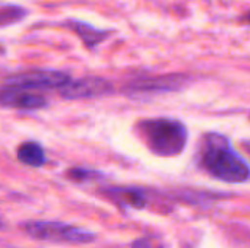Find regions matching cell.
Wrapping results in <instances>:
<instances>
[{
	"label": "cell",
	"mask_w": 250,
	"mask_h": 248,
	"mask_svg": "<svg viewBox=\"0 0 250 248\" xmlns=\"http://www.w3.org/2000/svg\"><path fill=\"white\" fill-rule=\"evenodd\" d=\"M185 77L180 75L160 76L152 79H142L132 83V89L139 92H161V91H174L179 89L183 83Z\"/></svg>",
	"instance_id": "52a82bcc"
},
{
	"label": "cell",
	"mask_w": 250,
	"mask_h": 248,
	"mask_svg": "<svg viewBox=\"0 0 250 248\" xmlns=\"http://www.w3.org/2000/svg\"><path fill=\"white\" fill-rule=\"evenodd\" d=\"M0 105L6 108H18V110H40L47 107V99L42 95L18 89V88H9L3 86L0 88Z\"/></svg>",
	"instance_id": "8992f818"
},
{
	"label": "cell",
	"mask_w": 250,
	"mask_h": 248,
	"mask_svg": "<svg viewBox=\"0 0 250 248\" xmlns=\"http://www.w3.org/2000/svg\"><path fill=\"white\" fill-rule=\"evenodd\" d=\"M133 248H148V246H146L145 241H139V243H135Z\"/></svg>",
	"instance_id": "7c38bea8"
},
{
	"label": "cell",
	"mask_w": 250,
	"mask_h": 248,
	"mask_svg": "<svg viewBox=\"0 0 250 248\" xmlns=\"http://www.w3.org/2000/svg\"><path fill=\"white\" fill-rule=\"evenodd\" d=\"M113 91L111 82L104 77L89 76L76 80H69L66 85L59 88V92L66 99H82V98H97L104 96Z\"/></svg>",
	"instance_id": "5b68a950"
},
{
	"label": "cell",
	"mask_w": 250,
	"mask_h": 248,
	"mask_svg": "<svg viewBox=\"0 0 250 248\" xmlns=\"http://www.w3.org/2000/svg\"><path fill=\"white\" fill-rule=\"evenodd\" d=\"M70 80V76L60 70H29L4 79V86L18 89H51L62 88Z\"/></svg>",
	"instance_id": "277c9868"
},
{
	"label": "cell",
	"mask_w": 250,
	"mask_h": 248,
	"mask_svg": "<svg viewBox=\"0 0 250 248\" xmlns=\"http://www.w3.org/2000/svg\"><path fill=\"white\" fill-rule=\"evenodd\" d=\"M4 228V222L1 221V218H0V229H3Z\"/></svg>",
	"instance_id": "4fadbf2b"
},
{
	"label": "cell",
	"mask_w": 250,
	"mask_h": 248,
	"mask_svg": "<svg viewBox=\"0 0 250 248\" xmlns=\"http://www.w3.org/2000/svg\"><path fill=\"white\" fill-rule=\"evenodd\" d=\"M114 197L120 200L122 203L135 208V209H142L145 206V197L142 196L141 191L138 190H125V189H117L114 191Z\"/></svg>",
	"instance_id": "30bf717a"
},
{
	"label": "cell",
	"mask_w": 250,
	"mask_h": 248,
	"mask_svg": "<svg viewBox=\"0 0 250 248\" xmlns=\"http://www.w3.org/2000/svg\"><path fill=\"white\" fill-rule=\"evenodd\" d=\"M21 228L34 240L59 244H89L97 238L91 231L56 221H29L23 222Z\"/></svg>",
	"instance_id": "3957f363"
},
{
	"label": "cell",
	"mask_w": 250,
	"mask_h": 248,
	"mask_svg": "<svg viewBox=\"0 0 250 248\" xmlns=\"http://www.w3.org/2000/svg\"><path fill=\"white\" fill-rule=\"evenodd\" d=\"M198 153L201 168L212 178L230 184H240L249 180L248 162L234 151L224 134H205Z\"/></svg>",
	"instance_id": "6da1fadb"
},
{
	"label": "cell",
	"mask_w": 250,
	"mask_h": 248,
	"mask_svg": "<svg viewBox=\"0 0 250 248\" xmlns=\"http://www.w3.org/2000/svg\"><path fill=\"white\" fill-rule=\"evenodd\" d=\"M136 133L145 146L157 156L171 158L180 155L188 143V127L176 118H145L138 121Z\"/></svg>",
	"instance_id": "7a4b0ae2"
},
{
	"label": "cell",
	"mask_w": 250,
	"mask_h": 248,
	"mask_svg": "<svg viewBox=\"0 0 250 248\" xmlns=\"http://www.w3.org/2000/svg\"><path fill=\"white\" fill-rule=\"evenodd\" d=\"M26 10L19 6H0V26L12 25L25 18Z\"/></svg>",
	"instance_id": "8fae6325"
},
{
	"label": "cell",
	"mask_w": 250,
	"mask_h": 248,
	"mask_svg": "<svg viewBox=\"0 0 250 248\" xmlns=\"http://www.w3.org/2000/svg\"><path fill=\"white\" fill-rule=\"evenodd\" d=\"M69 26L79 35V38L85 42L86 47L92 48L95 47L97 44H100L101 41H104L107 37H108V32L107 31H101V29H97L94 26H91L89 23H85V22H79V20H70L69 22Z\"/></svg>",
	"instance_id": "9c48e42d"
},
{
	"label": "cell",
	"mask_w": 250,
	"mask_h": 248,
	"mask_svg": "<svg viewBox=\"0 0 250 248\" xmlns=\"http://www.w3.org/2000/svg\"><path fill=\"white\" fill-rule=\"evenodd\" d=\"M19 162H22L23 165L28 167H42L47 161L45 158V152L42 149V146L37 142H25L18 148V153H16Z\"/></svg>",
	"instance_id": "ba28073f"
}]
</instances>
